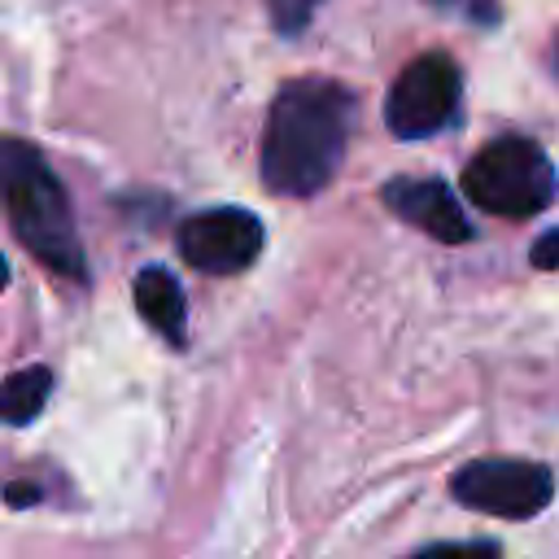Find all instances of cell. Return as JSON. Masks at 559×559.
<instances>
[{"instance_id": "cell-8", "label": "cell", "mask_w": 559, "mask_h": 559, "mask_svg": "<svg viewBox=\"0 0 559 559\" xmlns=\"http://www.w3.org/2000/svg\"><path fill=\"white\" fill-rule=\"evenodd\" d=\"M135 306L153 332H162L170 345H183L188 336V301L179 280L166 266H144L135 275Z\"/></svg>"}, {"instance_id": "cell-6", "label": "cell", "mask_w": 559, "mask_h": 559, "mask_svg": "<svg viewBox=\"0 0 559 559\" xmlns=\"http://www.w3.org/2000/svg\"><path fill=\"white\" fill-rule=\"evenodd\" d=\"M262 223L258 214L240 210V205H218V210H201L188 214L175 231L179 258L192 271L205 275H236L245 266H253V258L262 253Z\"/></svg>"}, {"instance_id": "cell-7", "label": "cell", "mask_w": 559, "mask_h": 559, "mask_svg": "<svg viewBox=\"0 0 559 559\" xmlns=\"http://www.w3.org/2000/svg\"><path fill=\"white\" fill-rule=\"evenodd\" d=\"M380 197L397 218H406L441 245H463L472 236V223L445 179H389Z\"/></svg>"}, {"instance_id": "cell-10", "label": "cell", "mask_w": 559, "mask_h": 559, "mask_svg": "<svg viewBox=\"0 0 559 559\" xmlns=\"http://www.w3.org/2000/svg\"><path fill=\"white\" fill-rule=\"evenodd\" d=\"M411 559H498V546H489V542H441V546H428Z\"/></svg>"}, {"instance_id": "cell-13", "label": "cell", "mask_w": 559, "mask_h": 559, "mask_svg": "<svg viewBox=\"0 0 559 559\" xmlns=\"http://www.w3.org/2000/svg\"><path fill=\"white\" fill-rule=\"evenodd\" d=\"M9 284V262H4V253H0V288Z\"/></svg>"}, {"instance_id": "cell-11", "label": "cell", "mask_w": 559, "mask_h": 559, "mask_svg": "<svg viewBox=\"0 0 559 559\" xmlns=\"http://www.w3.org/2000/svg\"><path fill=\"white\" fill-rule=\"evenodd\" d=\"M528 262H533L537 271H555V266H559V231H546V236H537V245H533Z\"/></svg>"}, {"instance_id": "cell-5", "label": "cell", "mask_w": 559, "mask_h": 559, "mask_svg": "<svg viewBox=\"0 0 559 559\" xmlns=\"http://www.w3.org/2000/svg\"><path fill=\"white\" fill-rule=\"evenodd\" d=\"M459 96H463V74L459 66L445 57V52H424L415 57L397 83L389 87V100H384V122L397 140H424V135H437L454 109H459Z\"/></svg>"}, {"instance_id": "cell-2", "label": "cell", "mask_w": 559, "mask_h": 559, "mask_svg": "<svg viewBox=\"0 0 559 559\" xmlns=\"http://www.w3.org/2000/svg\"><path fill=\"white\" fill-rule=\"evenodd\" d=\"M0 205H4V218L17 231V240L44 266H52L70 280L87 275L70 197L31 140H17V135L0 140Z\"/></svg>"}, {"instance_id": "cell-9", "label": "cell", "mask_w": 559, "mask_h": 559, "mask_svg": "<svg viewBox=\"0 0 559 559\" xmlns=\"http://www.w3.org/2000/svg\"><path fill=\"white\" fill-rule=\"evenodd\" d=\"M52 393V371L48 367H22V371H9L0 380V419L4 424H31L44 402Z\"/></svg>"}, {"instance_id": "cell-12", "label": "cell", "mask_w": 559, "mask_h": 559, "mask_svg": "<svg viewBox=\"0 0 559 559\" xmlns=\"http://www.w3.org/2000/svg\"><path fill=\"white\" fill-rule=\"evenodd\" d=\"M271 4H275V22H280L284 31H297L301 13H306L314 0H271Z\"/></svg>"}, {"instance_id": "cell-4", "label": "cell", "mask_w": 559, "mask_h": 559, "mask_svg": "<svg viewBox=\"0 0 559 559\" xmlns=\"http://www.w3.org/2000/svg\"><path fill=\"white\" fill-rule=\"evenodd\" d=\"M454 502L498 515V520H528L550 507L555 498V476L542 463L528 459H472L450 476Z\"/></svg>"}, {"instance_id": "cell-3", "label": "cell", "mask_w": 559, "mask_h": 559, "mask_svg": "<svg viewBox=\"0 0 559 559\" xmlns=\"http://www.w3.org/2000/svg\"><path fill=\"white\" fill-rule=\"evenodd\" d=\"M463 192L498 218H533L555 201L559 183H555V166L537 140L502 135V140H489L467 162Z\"/></svg>"}, {"instance_id": "cell-1", "label": "cell", "mask_w": 559, "mask_h": 559, "mask_svg": "<svg viewBox=\"0 0 559 559\" xmlns=\"http://www.w3.org/2000/svg\"><path fill=\"white\" fill-rule=\"evenodd\" d=\"M354 122L349 87L293 79L275 92L262 131V183L280 197H314L332 183Z\"/></svg>"}]
</instances>
